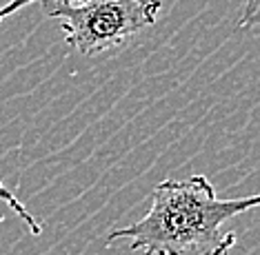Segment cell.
<instances>
[{"label": "cell", "instance_id": "1", "mask_svg": "<svg viewBox=\"0 0 260 255\" xmlns=\"http://www.w3.org/2000/svg\"><path fill=\"white\" fill-rule=\"evenodd\" d=\"M258 195L220 200L203 173L187 180H165L153 189L151 209L143 220L114 229L107 235V244L127 240L129 251L138 255L207 253L222 240L220 227L224 222L258 206Z\"/></svg>", "mask_w": 260, "mask_h": 255}, {"label": "cell", "instance_id": "2", "mask_svg": "<svg viewBox=\"0 0 260 255\" xmlns=\"http://www.w3.org/2000/svg\"><path fill=\"white\" fill-rule=\"evenodd\" d=\"M45 14L60 20L64 43L82 56H96L125 45L156 25L162 0H51Z\"/></svg>", "mask_w": 260, "mask_h": 255}, {"label": "cell", "instance_id": "3", "mask_svg": "<svg viewBox=\"0 0 260 255\" xmlns=\"http://www.w3.org/2000/svg\"><path fill=\"white\" fill-rule=\"evenodd\" d=\"M0 200H3V202H5V204H7V206H11V211H14V213H16V215H18V217H20V220H22V222H25V224H27V229H29V231H31V233H34V235H40V231H43V227H40V224H38V220H36V217H34V215H31V211H29V209H27V206H25V204H22V202H20V200H18V198H16V195H14V193H11V191H9V189H7V187H5V185H3V182H0Z\"/></svg>", "mask_w": 260, "mask_h": 255}, {"label": "cell", "instance_id": "4", "mask_svg": "<svg viewBox=\"0 0 260 255\" xmlns=\"http://www.w3.org/2000/svg\"><path fill=\"white\" fill-rule=\"evenodd\" d=\"M258 0H245V9H242V18L238 20V29L253 31L258 27Z\"/></svg>", "mask_w": 260, "mask_h": 255}, {"label": "cell", "instance_id": "5", "mask_svg": "<svg viewBox=\"0 0 260 255\" xmlns=\"http://www.w3.org/2000/svg\"><path fill=\"white\" fill-rule=\"evenodd\" d=\"M34 3H38V0H9L7 5H3V7H0V22H3L5 18H9L11 14H16V11L25 9L27 5H34Z\"/></svg>", "mask_w": 260, "mask_h": 255}, {"label": "cell", "instance_id": "6", "mask_svg": "<svg viewBox=\"0 0 260 255\" xmlns=\"http://www.w3.org/2000/svg\"><path fill=\"white\" fill-rule=\"evenodd\" d=\"M234 244H236V233H227V235H222V240L218 242L214 248H209V251L203 255H229V248Z\"/></svg>", "mask_w": 260, "mask_h": 255}]
</instances>
